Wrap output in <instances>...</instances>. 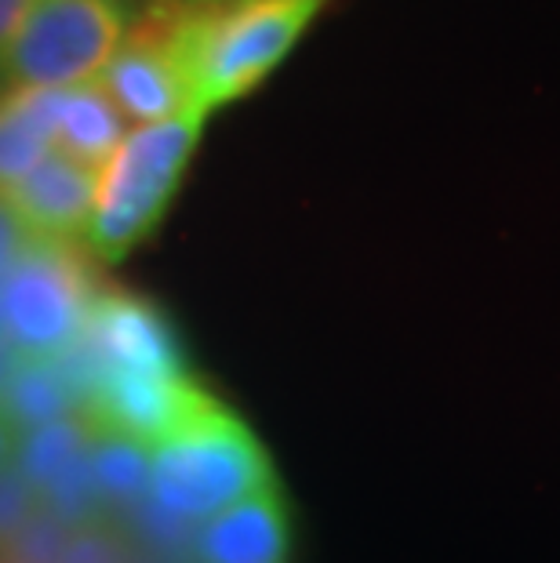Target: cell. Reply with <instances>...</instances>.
Instances as JSON below:
<instances>
[{
  "label": "cell",
  "instance_id": "1",
  "mask_svg": "<svg viewBox=\"0 0 560 563\" xmlns=\"http://www.w3.org/2000/svg\"><path fill=\"white\" fill-rule=\"evenodd\" d=\"M325 0H216L186 4L172 33V55L186 102L216 113L252 95L303 41Z\"/></svg>",
  "mask_w": 560,
  "mask_h": 563
},
{
  "label": "cell",
  "instance_id": "2",
  "mask_svg": "<svg viewBox=\"0 0 560 563\" xmlns=\"http://www.w3.org/2000/svg\"><path fill=\"white\" fill-rule=\"evenodd\" d=\"M266 487L273 465L259 437L208 389L150 448V501L189 527Z\"/></svg>",
  "mask_w": 560,
  "mask_h": 563
},
{
  "label": "cell",
  "instance_id": "3",
  "mask_svg": "<svg viewBox=\"0 0 560 563\" xmlns=\"http://www.w3.org/2000/svg\"><path fill=\"white\" fill-rule=\"evenodd\" d=\"M205 121V113L186 106L168 121L128 131L121 150L99 172V197L85 230V247L95 262L117 266L157 233L183 186Z\"/></svg>",
  "mask_w": 560,
  "mask_h": 563
},
{
  "label": "cell",
  "instance_id": "4",
  "mask_svg": "<svg viewBox=\"0 0 560 563\" xmlns=\"http://www.w3.org/2000/svg\"><path fill=\"white\" fill-rule=\"evenodd\" d=\"M55 361L80 407L102 389H172L194 382L172 317L153 298L110 284L95 298L80 339Z\"/></svg>",
  "mask_w": 560,
  "mask_h": 563
},
{
  "label": "cell",
  "instance_id": "5",
  "mask_svg": "<svg viewBox=\"0 0 560 563\" xmlns=\"http://www.w3.org/2000/svg\"><path fill=\"white\" fill-rule=\"evenodd\" d=\"M106 280L80 241L30 236L0 280V328L22 361H55L80 339Z\"/></svg>",
  "mask_w": 560,
  "mask_h": 563
},
{
  "label": "cell",
  "instance_id": "6",
  "mask_svg": "<svg viewBox=\"0 0 560 563\" xmlns=\"http://www.w3.org/2000/svg\"><path fill=\"white\" fill-rule=\"evenodd\" d=\"M128 33L121 0H33L22 15L0 77L11 88H77L99 80Z\"/></svg>",
  "mask_w": 560,
  "mask_h": 563
},
{
  "label": "cell",
  "instance_id": "7",
  "mask_svg": "<svg viewBox=\"0 0 560 563\" xmlns=\"http://www.w3.org/2000/svg\"><path fill=\"white\" fill-rule=\"evenodd\" d=\"M183 0H153L135 26H128L121 47L102 66L99 84L124 121L157 124L186 110V88L172 55V33Z\"/></svg>",
  "mask_w": 560,
  "mask_h": 563
},
{
  "label": "cell",
  "instance_id": "8",
  "mask_svg": "<svg viewBox=\"0 0 560 563\" xmlns=\"http://www.w3.org/2000/svg\"><path fill=\"white\" fill-rule=\"evenodd\" d=\"M95 197H99V172L58 150L4 189V200L26 225V233L47 241H80L91 222Z\"/></svg>",
  "mask_w": 560,
  "mask_h": 563
},
{
  "label": "cell",
  "instance_id": "9",
  "mask_svg": "<svg viewBox=\"0 0 560 563\" xmlns=\"http://www.w3.org/2000/svg\"><path fill=\"white\" fill-rule=\"evenodd\" d=\"M197 563H288L292 523L277 484L194 527Z\"/></svg>",
  "mask_w": 560,
  "mask_h": 563
},
{
  "label": "cell",
  "instance_id": "10",
  "mask_svg": "<svg viewBox=\"0 0 560 563\" xmlns=\"http://www.w3.org/2000/svg\"><path fill=\"white\" fill-rule=\"evenodd\" d=\"M124 139H128L124 113L117 110L99 80L77 84V88H58V106H55L58 153L102 172L106 161L121 150Z\"/></svg>",
  "mask_w": 560,
  "mask_h": 563
},
{
  "label": "cell",
  "instance_id": "11",
  "mask_svg": "<svg viewBox=\"0 0 560 563\" xmlns=\"http://www.w3.org/2000/svg\"><path fill=\"white\" fill-rule=\"evenodd\" d=\"M55 106L58 91L52 88H11L0 95V194L55 153Z\"/></svg>",
  "mask_w": 560,
  "mask_h": 563
},
{
  "label": "cell",
  "instance_id": "12",
  "mask_svg": "<svg viewBox=\"0 0 560 563\" xmlns=\"http://www.w3.org/2000/svg\"><path fill=\"white\" fill-rule=\"evenodd\" d=\"M0 407L15 422L19 437L47 422H58V418L80 415L77 393L58 361H22L0 393Z\"/></svg>",
  "mask_w": 560,
  "mask_h": 563
},
{
  "label": "cell",
  "instance_id": "13",
  "mask_svg": "<svg viewBox=\"0 0 560 563\" xmlns=\"http://www.w3.org/2000/svg\"><path fill=\"white\" fill-rule=\"evenodd\" d=\"M91 440H95V429L88 426L85 415L58 418V422H47V426L30 429V433L19 437L15 465L33 484V490L41 495V490L52 481H58L69 465L85 459Z\"/></svg>",
  "mask_w": 560,
  "mask_h": 563
},
{
  "label": "cell",
  "instance_id": "14",
  "mask_svg": "<svg viewBox=\"0 0 560 563\" xmlns=\"http://www.w3.org/2000/svg\"><path fill=\"white\" fill-rule=\"evenodd\" d=\"M88 462L106 509H139L142 498H150V448L113 433H95Z\"/></svg>",
  "mask_w": 560,
  "mask_h": 563
},
{
  "label": "cell",
  "instance_id": "15",
  "mask_svg": "<svg viewBox=\"0 0 560 563\" xmlns=\"http://www.w3.org/2000/svg\"><path fill=\"white\" fill-rule=\"evenodd\" d=\"M74 527H66L55 512H47L44 506L26 520V527L11 538L8 549H0L8 563H58L66 549V538Z\"/></svg>",
  "mask_w": 560,
  "mask_h": 563
},
{
  "label": "cell",
  "instance_id": "16",
  "mask_svg": "<svg viewBox=\"0 0 560 563\" xmlns=\"http://www.w3.org/2000/svg\"><path fill=\"white\" fill-rule=\"evenodd\" d=\"M41 509V495L33 490V484L19 473V465L11 462L0 470V549H8V542L15 538L33 512Z\"/></svg>",
  "mask_w": 560,
  "mask_h": 563
},
{
  "label": "cell",
  "instance_id": "17",
  "mask_svg": "<svg viewBox=\"0 0 560 563\" xmlns=\"http://www.w3.org/2000/svg\"><path fill=\"white\" fill-rule=\"evenodd\" d=\"M58 563H128V553L117 531H110V527H102V523H91V527L69 531Z\"/></svg>",
  "mask_w": 560,
  "mask_h": 563
},
{
  "label": "cell",
  "instance_id": "18",
  "mask_svg": "<svg viewBox=\"0 0 560 563\" xmlns=\"http://www.w3.org/2000/svg\"><path fill=\"white\" fill-rule=\"evenodd\" d=\"M30 233L26 225L19 222V214L11 211V203L0 194V280L8 277V269L15 266V258L22 255V247H26Z\"/></svg>",
  "mask_w": 560,
  "mask_h": 563
},
{
  "label": "cell",
  "instance_id": "19",
  "mask_svg": "<svg viewBox=\"0 0 560 563\" xmlns=\"http://www.w3.org/2000/svg\"><path fill=\"white\" fill-rule=\"evenodd\" d=\"M30 4L33 0H0V63H4L8 44H11V37H15L19 22L30 11Z\"/></svg>",
  "mask_w": 560,
  "mask_h": 563
},
{
  "label": "cell",
  "instance_id": "20",
  "mask_svg": "<svg viewBox=\"0 0 560 563\" xmlns=\"http://www.w3.org/2000/svg\"><path fill=\"white\" fill-rule=\"evenodd\" d=\"M15 451H19V429L8 418L4 407H0V470L15 462Z\"/></svg>",
  "mask_w": 560,
  "mask_h": 563
},
{
  "label": "cell",
  "instance_id": "21",
  "mask_svg": "<svg viewBox=\"0 0 560 563\" xmlns=\"http://www.w3.org/2000/svg\"><path fill=\"white\" fill-rule=\"evenodd\" d=\"M19 364H22V356L15 353V345L0 334V393H4V386L11 382V375L19 371Z\"/></svg>",
  "mask_w": 560,
  "mask_h": 563
},
{
  "label": "cell",
  "instance_id": "22",
  "mask_svg": "<svg viewBox=\"0 0 560 563\" xmlns=\"http://www.w3.org/2000/svg\"><path fill=\"white\" fill-rule=\"evenodd\" d=\"M183 4H208V0H183Z\"/></svg>",
  "mask_w": 560,
  "mask_h": 563
},
{
  "label": "cell",
  "instance_id": "23",
  "mask_svg": "<svg viewBox=\"0 0 560 563\" xmlns=\"http://www.w3.org/2000/svg\"><path fill=\"white\" fill-rule=\"evenodd\" d=\"M208 4H216V0H208Z\"/></svg>",
  "mask_w": 560,
  "mask_h": 563
},
{
  "label": "cell",
  "instance_id": "24",
  "mask_svg": "<svg viewBox=\"0 0 560 563\" xmlns=\"http://www.w3.org/2000/svg\"><path fill=\"white\" fill-rule=\"evenodd\" d=\"M0 334H4V328H0Z\"/></svg>",
  "mask_w": 560,
  "mask_h": 563
}]
</instances>
